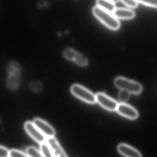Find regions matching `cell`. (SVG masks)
<instances>
[{
	"label": "cell",
	"mask_w": 157,
	"mask_h": 157,
	"mask_svg": "<svg viewBox=\"0 0 157 157\" xmlns=\"http://www.w3.org/2000/svg\"><path fill=\"white\" fill-rule=\"evenodd\" d=\"M92 12L96 18L110 29L116 30L120 28L121 25L119 20L111 13L100 8L97 6L93 8Z\"/></svg>",
	"instance_id": "1"
},
{
	"label": "cell",
	"mask_w": 157,
	"mask_h": 157,
	"mask_svg": "<svg viewBox=\"0 0 157 157\" xmlns=\"http://www.w3.org/2000/svg\"><path fill=\"white\" fill-rule=\"evenodd\" d=\"M114 84L118 88L132 94H140L143 90V87L141 84L124 77H118L115 78Z\"/></svg>",
	"instance_id": "2"
},
{
	"label": "cell",
	"mask_w": 157,
	"mask_h": 157,
	"mask_svg": "<svg viewBox=\"0 0 157 157\" xmlns=\"http://www.w3.org/2000/svg\"><path fill=\"white\" fill-rule=\"evenodd\" d=\"M8 76L7 80V86L11 90L17 89L19 86L20 66L15 62L9 64L8 67Z\"/></svg>",
	"instance_id": "3"
},
{
	"label": "cell",
	"mask_w": 157,
	"mask_h": 157,
	"mask_svg": "<svg viewBox=\"0 0 157 157\" xmlns=\"http://www.w3.org/2000/svg\"><path fill=\"white\" fill-rule=\"evenodd\" d=\"M71 91L74 96L88 103L96 102V96L91 91L78 84H75L71 88Z\"/></svg>",
	"instance_id": "4"
},
{
	"label": "cell",
	"mask_w": 157,
	"mask_h": 157,
	"mask_svg": "<svg viewBox=\"0 0 157 157\" xmlns=\"http://www.w3.org/2000/svg\"><path fill=\"white\" fill-rule=\"evenodd\" d=\"M96 101L106 109L110 111H114L117 110L118 105L117 101L104 93H98L96 95Z\"/></svg>",
	"instance_id": "5"
},
{
	"label": "cell",
	"mask_w": 157,
	"mask_h": 157,
	"mask_svg": "<svg viewBox=\"0 0 157 157\" xmlns=\"http://www.w3.org/2000/svg\"><path fill=\"white\" fill-rule=\"evenodd\" d=\"M25 128L27 133L36 142L41 144L46 141V136L38 129L33 122H27L25 124Z\"/></svg>",
	"instance_id": "6"
},
{
	"label": "cell",
	"mask_w": 157,
	"mask_h": 157,
	"mask_svg": "<svg viewBox=\"0 0 157 157\" xmlns=\"http://www.w3.org/2000/svg\"><path fill=\"white\" fill-rule=\"evenodd\" d=\"M33 122L47 138L54 137L55 135V130L48 123L39 118L35 119Z\"/></svg>",
	"instance_id": "7"
},
{
	"label": "cell",
	"mask_w": 157,
	"mask_h": 157,
	"mask_svg": "<svg viewBox=\"0 0 157 157\" xmlns=\"http://www.w3.org/2000/svg\"><path fill=\"white\" fill-rule=\"evenodd\" d=\"M117 110L122 116L131 120L136 119L138 116L137 110L133 107L125 103L118 104Z\"/></svg>",
	"instance_id": "8"
},
{
	"label": "cell",
	"mask_w": 157,
	"mask_h": 157,
	"mask_svg": "<svg viewBox=\"0 0 157 157\" xmlns=\"http://www.w3.org/2000/svg\"><path fill=\"white\" fill-rule=\"evenodd\" d=\"M47 143L50 147L54 157H68L56 138H48Z\"/></svg>",
	"instance_id": "9"
},
{
	"label": "cell",
	"mask_w": 157,
	"mask_h": 157,
	"mask_svg": "<svg viewBox=\"0 0 157 157\" xmlns=\"http://www.w3.org/2000/svg\"><path fill=\"white\" fill-rule=\"evenodd\" d=\"M118 151L125 157H142L136 149L125 144H121L118 146Z\"/></svg>",
	"instance_id": "10"
},
{
	"label": "cell",
	"mask_w": 157,
	"mask_h": 157,
	"mask_svg": "<svg viewBox=\"0 0 157 157\" xmlns=\"http://www.w3.org/2000/svg\"><path fill=\"white\" fill-rule=\"evenodd\" d=\"M113 15L117 18L122 19H131L135 17L134 11L124 8H117L115 9Z\"/></svg>",
	"instance_id": "11"
},
{
	"label": "cell",
	"mask_w": 157,
	"mask_h": 157,
	"mask_svg": "<svg viewBox=\"0 0 157 157\" xmlns=\"http://www.w3.org/2000/svg\"><path fill=\"white\" fill-rule=\"evenodd\" d=\"M97 5L100 8L111 13L116 9L115 3L109 0H97Z\"/></svg>",
	"instance_id": "12"
},
{
	"label": "cell",
	"mask_w": 157,
	"mask_h": 157,
	"mask_svg": "<svg viewBox=\"0 0 157 157\" xmlns=\"http://www.w3.org/2000/svg\"><path fill=\"white\" fill-rule=\"evenodd\" d=\"M40 151L43 157H54L51 148L47 142L40 144Z\"/></svg>",
	"instance_id": "13"
},
{
	"label": "cell",
	"mask_w": 157,
	"mask_h": 157,
	"mask_svg": "<svg viewBox=\"0 0 157 157\" xmlns=\"http://www.w3.org/2000/svg\"><path fill=\"white\" fill-rule=\"evenodd\" d=\"M78 52L71 48H67L63 51V56L67 59L74 62L78 55Z\"/></svg>",
	"instance_id": "14"
},
{
	"label": "cell",
	"mask_w": 157,
	"mask_h": 157,
	"mask_svg": "<svg viewBox=\"0 0 157 157\" xmlns=\"http://www.w3.org/2000/svg\"><path fill=\"white\" fill-rule=\"evenodd\" d=\"M26 154L30 157H43L40 151L33 147H29L27 148Z\"/></svg>",
	"instance_id": "15"
},
{
	"label": "cell",
	"mask_w": 157,
	"mask_h": 157,
	"mask_svg": "<svg viewBox=\"0 0 157 157\" xmlns=\"http://www.w3.org/2000/svg\"><path fill=\"white\" fill-rule=\"evenodd\" d=\"M130 93L125 90H121L118 95V98L121 103H124L129 100Z\"/></svg>",
	"instance_id": "16"
},
{
	"label": "cell",
	"mask_w": 157,
	"mask_h": 157,
	"mask_svg": "<svg viewBox=\"0 0 157 157\" xmlns=\"http://www.w3.org/2000/svg\"><path fill=\"white\" fill-rule=\"evenodd\" d=\"M75 63L80 66H86L87 65V59L84 56L78 53Z\"/></svg>",
	"instance_id": "17"
},
{
	"label": "cell",
	"mask_w": 157,
	"mask_h": 157,
	"mask_svg": "<svg viewBox=\"0 0 157 157\" xmlns=\"http://www.w3.org/2000/svg\"><path fill=\"white\" fill-rule=\"evenodd\" d=\"M137 2L141 3L147 6L157 8V0H136Z\"/></svg>",
	"instance_id": "18"
},
{
	"label": "cell",
	"mask_w": 157,
	"mask_h": 157,
	"mask_svg": "<svg viewBox=\"0 0 157 157\" xmlns=\"http://www.w3.org/2000/svg\"><path fill=\"white\" fill-rule=\"evenodd\" d=\"M9 157H30L19 150L13 149L9 151Z\"/></svg>",
	"instance_id": "19"
},
{
	"label": "cell",
	"mask_w": 157,
	"mask_h": 157,
	"mask_svg": "<svg viewBox=\"0 0 157 157\" xmlns=\"http://www.w3.org/2000/svg\"><path fill=\"white\" fill-rule=\"evenodd\" d=\"M123 3L130 8H135L138 6V2L136 0H120Z\"/></svg>",
	"instance_id": "20"
},
{
	"label": "cell",
	"mask_w": 157,
	"mask_h": 157,
	"mask_svg": "<svg viewBox=\"0 0 157 157\" xmlns=\"http://www.w3.org/2000/svg\"><path fill=\"white\" fill-rule=\"evenodd\" d=\"M9 151L4 147L0 146V157H9Z\"/></svg>",
	"instance_id": "21"
},
{
	"label": "cell",
	"mask_w": 157,
	"mask_h": 157,
	"mask_svg": "<svg viewBox=\"0 0 157 157\" xmlns=\"http://www.w3.org/2000/svg\"><path fill=\"white\" fill-rule=\"evenodd\" d=\"M32 90L34 91H38L41 88V86L40 85V83L38 82H35L31 84L30 86Z\"/></svg>",
	"instance_id": "22"
},
{
	"label": "cell",
	"mask_w": 157,
	"mask_h": 157,
	"mask_svg": "<svg viewBox=\"0 0 157 157\" xmlns=\"http://www.w3.org/2000/svg\"><path fill=\"white\" fill-rule=\"evenodd\" d=\"M109 1H111V2H113L114 3L116 2H118L119 0H109Z\"/></svg>",
	"instance_id": "23"
}]
</instances>
